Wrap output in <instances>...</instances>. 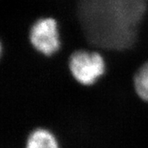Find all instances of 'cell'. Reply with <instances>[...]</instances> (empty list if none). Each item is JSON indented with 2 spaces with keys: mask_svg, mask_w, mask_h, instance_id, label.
<instances>
[{
  "mask_svg": "<svg viewBox=\"0 0 148 148\" xmlns=\"http://www.w3.org/2000/svg\"><path fill=\"white\" fill-rule=\"evenodd\" d=\"M88 3L91 4L87 8L94 12L93 14H86V16H99L86 21V23L93 22L94 25L90 27L94 30L93 33L96 29L101 31L98 34L100 36L98 40L104 31L103 29H106L103 35L106 36L103 45L121 48L129 44L132 36V27L142 13L143 4H140L137 0H88Z\"/></svg>",
  "mask_w": 148,
  "mask_h": 148,
  "instance_id": "1",
  "label": "cell"
},
{
  "mask_svg": "<svg viewBox=\"0 0 148 148\" xmlns=\"http://www.w3.org/2000/svg\"><path fill=\"white\" fill-rule=\"evenodd\" d=\"M69 68L78 83L90 86L97 82L106 71V63L97 52L77 50L69 58Z\"/></svg>",
  "mask_w": 148,
  "mask_h": 148,
  "instance_id": "2",
  "label": "cell"
},
{
  "mask_svg": "<svg viewBox=\"0 0 148 148\" xmlns=\"http://www.w3.org/2000/svg\"><path fill=\"white\" fill-rule=\"evenodd\" d=\"M29 39L33 48L45 56H51L60 48L58 24L52 17L37 20L30 30Z\"/></svg>",
  "mask_w": 148,
  "mask_h": 148,
  "instance_id": "3",
  "label": "cell"
},
{
  "mask_svg": "<svg viewBox=\"0 0 148 148\" xmlns=\"http://www.w3.org/2000/svg\"><path fill=\"white\" fill-rule=\"evenodd\" d=\"M26 148H59V145L55 136L49 130L40 127L29 134Z\"/></svg>",
  "mask_w": 148,
  "mask_h": 148,
  "instance_id": "4",
  "label": "cell"
},
{
  "mask_svg": "<svg viewBox=\"0 0 148 148\" xmlns=\"http://www.w3.org/2000/svg\"><path fill=\"white\" fill-rule=\"evenodd\" d=\"M134 89L140 99L148 102V62L138 69L133 79Z\"/></svg>",
  "mask_w": 148,
  "mask_h": 148,
  "instance_id": "5",
  "label": "cell"
}]
</instances>
